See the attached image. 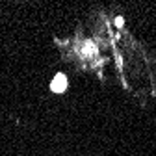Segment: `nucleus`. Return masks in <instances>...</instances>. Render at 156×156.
Here are the masks:
<instances>
[{"label": "nucleus", "mask_w": 156, "mask_h": 156, "mask_svg": "<svg viewBox=\"0 0 156 156\" xmlns=\"http://www.w3.org/2000/svg\"><path fill=\"white\" fill-rule=\"evenodd\" d=\"M65 87H67V78L63 74H56L52 84H50V89L54 93H62V91H65Z\"/></svg>", "instance_id": "f257e3e1"}]
</instances>
